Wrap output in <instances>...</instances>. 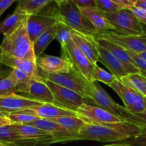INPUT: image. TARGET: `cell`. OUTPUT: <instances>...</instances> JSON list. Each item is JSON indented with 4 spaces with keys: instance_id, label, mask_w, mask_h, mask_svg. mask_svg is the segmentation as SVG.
<instances>
[{
    "instance_id": "1",
    "label": "cell",
    "mask_w": 146,
    "mask_h": 146,
    "mask_svg": "<svg viewBox=\"0 0 146 146\" xmlns=\"http://www.w3.org/2000/svg\"><path fill=\"white\" fill-rule=\"evenodd\" d=\"M142 128L125 121L104 125L86 123L75 138L76 141H94L101 143L129 140L139 135Z\"/></svg>"
},
{
    "instance_id": "18",
    "label": "cell",
    "mask_w": 146,
    "mask_h": 146,
    "mask_svg": "<svg viewBox=\"0 0 146 146\" xmlns=\"http://www.w3.org/2000/svg\"><path fill=\"white\" fill-rule=\"evenodd\" d=\"M98 51H99L98 61L105 66L109 70L111 74L115 76L119 80L128 75L125 64L121 60L118 59L111 52L107 51L106 48L100 46L98 47Z\"/></svg>"
},
{
    "instance_id": "48",
    "label": "cell",
    "mask_w": 146,
    "mask_h": 146,
    "mask_svg": "<svg viewBox=\"0 0 146 146\" xmlns=\"http://www.w3.org/2000/svg\"><path fill=\"white\" fill-rule=\"evenodd\" d=\"M127 1H128L129 2H131V4H133L134 5V4H135V2H136L137 0H127Z\"/></svg>"
},
{
    "instance_id": "45",
    "label": "cell",
    "mask_w": 146,
    "mask_h": 146,
    "mask_svg": "<svg viewBox=\"0 0 146 146\" xmlns=\"http://www.w3.org/2000/svg\"><path fill=\"white\" fill-rule=\"evenodd\" d=\"M138 55L140 56L141 57H142L143 59H145L146 61V51H143V52H141L140 53V54H138Z\"/></svg>"
},
{
    "instance_id": "16",
    "label": "cell",
    "mask_w": 146,
    "mask_h": 146,
    "mask_svg": "<svg viewBox=\"0 0 146 146\" xmlns=\"http://www.w3.org/2000/svg\"><path fill=\"white\" fill-rule=\"evenodd\" d=\"M97 40L98 45L103 48H106L107 51L113 54L115 57L121 60L125 66V69L128 74H138L140 73L139 70L133 64V61L131 58L129 53L126 49L123 47L117 45L115 43L109 41V40L104 39L101 38H96Z\"/></svg>"
},
{
    "instance_id": "23",
    "label": "cell",
    "mask_w": 146,
    "mask_h": 146,
    "mask_svg": "<svg viewBox=\"0 0 146 146\" xmlns=\"http://www.w3.org/2000/svg\"><path fill=\"white\" fill-rule=\"evenodd\" d=\"M111 88L116 93L122 100L124 107L129 110L136 101V94L134 90L124 85L121 80L117 78L111 86Z\"/></svg>"
},
{
    "instance_id": "9",
    "label": "cell",
    "mask_w": 146,
    "mask_h": 146,
    "mask_svg": "<svg viewBox=\"0 0 146 146\" xmlns=\"http://www.w3.org/2000/svg\"><path fill=\"white\" fill-rule=\"evenodd\" d=\"M77 116L86 123L104 125L123 121L114 114L104 108L84 104L76 111Z\"/></svg>"
},
{
    "instance_id": "17",
    "label": "cell",
    "mask_w": 146,
    "mask_h": 146,
    "mask_svg": "<svg viewBox=\"0 0 146 146\" xmlns=\"http://www.w3.org/2000/svg\"><path fill=\"white\" fill-rule=\"evenodd\" d=\"M12 124L17 131L27 139L32 140L36 141L37 143L46 145L56 143L55 138L51 133L43 131L40 128L27 124Z\"/></svg>"
},
{
    "instance_id": "40",
    "label": "cell",
    "mask_w": 146,
    "mask_h": 146,
    "mask_svg": "<svg viewBox=\"0 0 146 146\" xmlns=\"http://www.w3.org/2000/svg\"><path fill=\"white\" fill-rule=\"evenodd\" d=\"M113 2H115V4H118L121 9H131L133 7H134V5L133 4H131V2H129L127 0H112Z\"/></svg>"
},
{
    "instance_id": "21",
    "label": "cell",
    "mask_w": 146,
    "mask_h": 146,
    "mask_svg": "<svg viewBox=\"0 0 146 146\" xmlns=\"http://www.w3.org/2000/svg\"><path fill=\"white\" fill-rule=\"evenodd\" d=\"M29 14L17 7L14 12L0 23V34L8 36L27 21Z\"/></svg>"
},
{
    "instance_id": "41",
    "label": "cell",
    "mask_w": 146,
    "mask_h": 146,
    "mask_svg": "<svg viewBox=\"0 0 146 146\" xmlns=\"http://www.w3.org/2000/svg\"><path fill=\"white\" fill-rule=\"evenodd\" d=\"M135 115L139 118L141 128L143 129L146 130V111H144L143 113H136Z\"/></svg>"
},
{
    "instance_id": "15",
    "label": "cell",
    "mask_w": 146,
    "mask_h": 146,
    "mask_svg": "<svg viewBox=\"0 0 146 146\" xmlns=\"http://www.w3.org/2000/svg\"><path fill=\"white\" fill-rule=\"evenodd\" d=\"M36 64L41 71L46 73H68L71 71V64L63 56H40L36 58Z\"/></svg>"
},
{
    "instance_id": "37",
    "label": "cell",
    "mask_w": 146,
    "mask_h": 146,
    "mask_svg": "<svg viewBox=\"0 0 146 146\" xmlns=\"http://www.w3.org/2000/svg\"><path fill=\"white\" fill-rule=\"evenodd\" d=\"M131 11L134 14L137 19L142 24L146 26V10L143 9L138 8V7H133L131 9Z\"/></svg>"
},
{
    "instance_id": "52",
    "label": "cell",
    "mask_w": 146,
    "mask_h": 146,
    "mask_svg": "<svg viewBox=\"0 0 146 146\" xmlns=\"http://www.w3.org/2000/svg\"><path fill=\"white\" fill-rule=\"evenodd\" d=\"M0 75H1V70H0Z\"/></svg>"
},
{
    "instance_id": "10",
    "label": "cell",
    "mask_w": 146,
    "mask_h": 146,
    "mask_svg": "<svg viewBox=\"0 0 146 146\" xmlns=\"http://www.w3.org/2000/svg\"><path fill=\"white\" fill-rule=\"evenodd\" d=\"M95 37L109 40L127 51L136 54L146 51V45L143 41L141 36L128 35L121 34L115 31H108L96 34Z\"/></svg>"
},
{
    "instance_id": "32",
    "label": "cell",
    "mask_w": 146,
    "mask_h": 146,
    "mask_svg": "<svg viewBox=\"0 0 146 146\" xmlns=\"http://www.w3.org/2000/svg\"><path fill=\"white\" fill-rule=\"evenodd\" d=\"M17 93L18 90L15 84L8 76L0 79V97L14 95Z\"/></svg>"
},
{
    "instance_id": "27",
    "label": "cell",
    "mask_w": 146,
    "mask_h": 146,
    "mask_svg": "<svg viewBox=\"0 0 146 146\" xmlns=\"http://www.w3.org/2000/svg\"><path fill=\"white\" fill-rule=\"evenodd\" d=\"M57 29V24L46 31L34 43V53L36 58L41 56L46 48L51 44V41L56 38Z\"/></svg>"
},
{
    "instance_id": "3",
    "label": "cell",
    "mask_w": 146,
    "mask_h": 146,
    "mask_svg": "<svg viewBox=\"0 0 146 146\" xmlns=\"http://www.w3.org/2000/svg\"><path fill=\"white\" fill-rule=\"evenodd\" d=\"M85 98L94 101L101 108H104L114 114L123 121L136 125L137 116L126 109L125 107L115 103L106 91L96 82H84Z\"/></svg>"
},
{
    "instance_id": "47",
    "label": "cell",
    "mask_w": 146,
    "mask_h": 146,
    "mask_svg": "<svg viewBox=\"0 0 146 146\" xmlns=\"http://www.w3.org/2000/svg\"><path fill=\"white\" fill-rule=\"evenodd\" d=\"M0 146H14V145H10V144L4 143L0 142Z\"/></svg>"
},
{
    "instance_id": "42",
    "label": "cell",
    "mask_w": 146,
    "mask_h": 146,
    "mask_svg": "<svg viewBox=\"0 0 146 146\" xmlns=\"http://www.w3.org/2000/svg\"><path fill=\"white\" fill-rule=\"evenodd\" d=\"M12 122L10 121L8 117H0V126H4V125H11Z\"/></svg>"
},
{
    "instance_id": "24",
    "label": "cell",
    "mask_w": 146,
    "mask_h": 146,
    "mask_svg": "<svg viewBox=\"0 0 146 146\" xmlns=\"http://www.w3.org/2000/svg\"><path fill=\"white\" fill-rule=\"evenodd\" d=\"M7 76L12 80L14 84H15L18 92L21 93L22 94L27 92L29 86L34 78L41 76H35L29 75L18 69H12Z\"/></svg>"
},
{
    "instance_id": "35",
    "label": "cell",
    "mask_w": 146,
    "mask_h": 146,
    "mask_svg": "<svg viewBox=\"0 0 146 146\" xmlns=\"http://www.w3.org/2000/svg\"><path fill=\"white\" fill-rule=\"evenodd\" d=\"M131 56V58L133 61V64L139 70L140 74L145 76L146 77V61L145 59L140 56L136 53L132 52V51H128Z\"/></svg>"
},
{
    "instance_id": "20",
    "label": "cell",
    "mask_w": 146,
    "mask_h": 146,
    "mask_svg": "<svg viewBox=\"0 0 146 146\" xmlns=\"http://www.w3.org/2000/svg\"><path fill=\"white\" fill-rule=\"evenodd\" d=\"M83 14L95 28L97 34L115 31V28L107 19L105 14L97 8H80Z\"/></svg>"
},
{
    "instance_id": "8",
    "label": "cell",
    "mask_w": 146,
    "mask_h": 146,
    "mask_svg": "<svg viewBox=\"0 0 146 146\" xmlns=\"http://www.w3.org/2000/svg\"><path fill=\"white\" fill-rule=\"evenodd\" d=\"M54 97V104L76 113L78 108L85 104V98L76 91L44 80Z\"/></svg>"
},
{
    "instance_id": "5",
    "label": "cell",
    "mask_w": 146,
    "mask_h": 146,
    "mask_svg": "<svg viewBox=\"0 0 146 146\" xmlns=\"http://www.w3.org/2000/svg\"><path fill=\"white\" fill-rule=\"evenodd\" d=\"M61 54L71 65V71L84 82H94V66L72 39L61 45Z\"/></svg>"
},
{
    "instance_id": "28",
    "label": "cell",
    "mask_w": 146,
    "mask_h": 146,
    "mask_svg": "<svg viewBox=\"0 0 146 146\" xmlns=\"http://www.w3.org/2000/svg\"><path fill=\"white\" fill-rule=\"evenodd\" d=\"M17 8L29 15L40 12L45 7L55 2V0H18Z\"/></svg>"
},
{
    "instance_id": "13",
    "label": "cell",
    "mask_w": 146,
    "mask_h": 146,
    "mask_svg": "<svg viewBox=\"0 0 146 146\" xmlns=\"http://www.w3.org/2000/svg\"><path fill=\"white\" fill-rule=\"evenodd\" d=\"M72 40L93 65L97 64L99 57V45L95 36L86 35L72 30Z\"/></svg>"
},
{
    "instance_id": "44",
    "label": "cell",
    "mask_w": 146,
    "mask_h": 146,
    "mask_svg": "<svg viewBox=\"0 0 146 146\" xmlns=\"http://www.w3.org/2000/svg\"><path fill=\"white\" fill-rule=\"evenodd\" d=\"M104 146H129V145H128L127 143H112V144H109V145H106Z\"/></svg>"
},
{
    "instance_id": "38",
    "label": "cell",
    "mask_w": 146,
    "mask_h": 146,
    "mask_svg": "<svg viewBox=\"0 0 146 146\" xmlns=\"http://www.w3.org/2000/svg\"><path fill=\"white\" fill-rule=\"evenodd\" d=\"M79 8H96V0H71Z\"/></svg>"
},
{
    "instance_id": "25",
    "label": "cell",
    "mask_w": 146,
    "mask_h": 146,
    "mask_svg": "<svg viewBox=\"0 0 146 146\" xmlns=\"http://www.w3.org/2000/svg\"><path fill=\"white\" fill-rule=\"evenodd\" d=\"M50 120L58 123V125L62 126L63 128H65L71 133L74 134L75 135V138L81 130V128L86 123L81 118L77 116V115L62 116ZM74 141H75V139H74Z\"/></svg>"
},
{
    "instance_id": "6",
    "label": "cell",
    "mask_w": 146,
    "mask_h": 146,
    "mask_svg": "<svg viewBox=\"0 0 146 146\" xmlns=\"http://www.w3.org/2000/svg\"><path fill=\"white\" fill-rule=\"evenodd\" d=\"M115 27V31L128 35L141 36L145 32L143 24L134 16L131 9H121L115 12L104 13Z\"/></svg>"
},
{
    "instance_id": "19",
    "label": "cell",
    "mask_w": 146,
    "mask_h": 146,
    "mask_svg": "<svg viewBox=\"0 0 146 146\" xmlns=\"http://www.w3.org/2000/svg\"><path fill=\"white\" fill-rule=\"evenodd\" d=\"M0 64L12 69H18L31 76H40L36 61L18 58L5 54H0Z\"/></svg>"
},
{
    "instance_id": "53",
    "label": "cell",
    "mask_w": 146,
    "mask_h": 146,
    "mask_svg": "<svg viewBox=\"0 0 146 146\" xmlns=\"http://www.w3.org/2000/svg\"><path fill=\"white\" fill-rule=\"evenodd\" d=\"M145 34H146V29H145Z\"/></svg>"
},
{
    "instance_id": "7",
    "label": "cell",
    "mask_w": 146,
    "mask_h": 146,
    "mask_svg": "<svg viewBox=\"0 0 146 146\" xmlns=\"http://www.w3.org/2000/svg\"><path fill=\"white\" fill-rule=\"evenodd\" d=\"M58 7L48 8L43 12L29 15L27 20V29L31 42L34 43L46 31L58 22L57 18Z\"/></svg>"
},
{
    "instance_id": "34",
    "label": "cell",
    "mask_w": 146,
    "mask_h": 146,
    "mask_svg": "<svg viewBox=\"0 0 146 146\" xmlns=\"http://www.w3.org/2000/svg\"><path fill=\"white\" fill-rule=\"evenodd\" d=\"M135 94H136V101L134 104V105L128 111H129L130 112L133 114L143 113L144 111H145V104L144 96L137 91H135Z\"/></svg>"
},
{
    "instance_id": "39",
    "label": "cell",
    "mask_w": 146,
    "mask_h": 146,
    "mask_svg": "<svg viewBox=\"0 0 146 146\" xmlns=\"http://www.w3.org/2000/svg\"><path fill=\"white\" fill-rule=\"evenodd\" d=\"M18 0H0V17L14 2Z\"/></svg>"
},
{
    "instance_id": "43",
    "label": "cell",
    "mask_w": 146,
    "mask_h": 146,
    "mask_svg": "<svg viewBox=\"0 0 146 146\" xmlns=\"http://www.w3.org/2000/svg\"><path fill=\"white\" fill-rule=\"evenodd\" d=\"M134 7L146 10V0H137Z\"/></svg>"
},
{
    "instance_id": "46",
    "label": "cell",
    "mask_w": 146,
    "mask_h": 146,
    "mask_svg": "<svg viewBox=\"0 0 146 146\" xmlns=\"http://www.w3.org/2000/svg\"><path fill=\"white\" fill-rule=\"evenodd\" d=\"M141 37H142L143 41V42L145 43L146 45V34H144L143 35H141Z\"/></svg>"
},
{
    "instance_id": "4",
    "label": "cell",
    "mask_w": 146,
    "mask_h": 146,
    "mask_svg": "<svg viewBox=\"0 0 146 146\" xmlns=\"http://www.w3.org/2000/svg\"><path fill=\"white\" fill-rule=\"evenodd\" d=\"M56 4L58 21L64 23L77 32L95 36L97 34L95 28L76 4L71 0H64L57 2Z\"/></svg>"
},
{
    "instance_id": "33",
    "label": "cell",
    "mask_w": 146,
    "mask_h": 146,
    "mask_svg": "<svg viewBox=\"0 0 146 146\" xmlns=\"http://www.w3.org/2000/svg\"><path fill=\"white\" fill-rule=\"evenodd\" d=\"M96 8L104 13L115 12L121 9V7L112 0H96Z\"/></svg>"
},
{
    "instance_id": "14",
    "label": "cell",
    "mask_w": 146,
    "mask_h": 146,
    "mask_svg": "<svg viewBox=\"0 0 146 146\" xmlns=\"http://www.w3.org/2000/svg\"><path fill=\"white\" fill-rule=\"evenodd\" d=\"M24 96L41 104H54V97L51 89L41 76L36 78L31 82Z\"/></svg>"
},
{
    "instance_id": "30",
    "label": "cell",
    "mask_w": 146,
    "mask_h": 146,
    "mask_svg": "<svg viewBox=\"0 0 146 146\" xmlns=\"http://www.w3.org/2000/svg\"><path fill=\"white\" fill-rule=\"evenodd\" d=\"M94 77L96 81L102 82L103 84H106L108 86H110L117 79L115 76L98 66L97 64L94 66Z\"/></svg>"
},
{
    "instance_id": "11",
    "label": "cell",
    "mask_w": 146,
    "mask_h": 146,
    "mask_svg": "<svg viewBox=\"0 0 146 146\" xmlns=\"http://www.w3.org/2000/svg\"><path fill=\"white\" fill-rule=\"evenodd\" d=\"M40 76L44 80L51 81L56 84L76 91L85 98V84L72 71L68 73H57L51 74L41 71Z\"/></svg>"
},
{
    "instance_id": "22",
    "label": "cell",
    "mask_w": 146,
    "mask_h": 146,
    "mask_svg": "<svg viewBox=\"0 0 146 146\" xmlns=\"http://www.w3.org/2000/svg\"><path fill=\"white\" fill-rule=\"evenodd\" d=\"M30 110L39 118L46 119H54L62 116L76 115V112L61 108L54 104H42Z\"/></svg>"
},
{
    "instance_id": "12",
    "label": "cell",
    "mask_w": 146,
    "mask_h": 146,
    "mask_svg": "<svg viewBox=\"0 0 146 146\" xmlns=\"http://www.w3.org/2000/svg\"><path fill=\"white\" fill-rule=\"evenodd\" d=\"M41 104V103L18 94L0 97V111L5 115L32 109Z\"/></svg>"
},
{
    "instance_id": "29",
    "label": "cell",
    "mask_w": 146,
    "mask_h": 146,
    "mask_svg": "<svg viewBox=\"0 0 146 146\" xmlns=\"http://www.w3.org/2000/svg\"><path fill=\"white\" fill-rule=\"evenodd\" d=\"M7 116L9 118L12 123L18 124H27L41 118L35 115L30 109L7 114Z\"/></svg>"
},
{
    "instance_id": "49",
    "label": "cell",
    "mask_w": 146,
    "mask_h": 146,
    "mask_svg": "<svg viewBox=\"0 0 146 146\" xmlns=\"http://www.w3.org/2000/svg\"><path fill=\"white\" fill-rule=\"evenodd\" d=\"M0 117H7V115H5V114L0 111Z\"/></svg>"
},
{
    "instance_id": "31",
    "label": "cell",
    "mask_w": 146,
    "mask_h": 146,
    "mask_svg": "<svg viewBox=\"0 0 146 146\" xmlns=\"http://www.w3.org/2000/svg\"><path fill=\"white\" fill-rule=\"evenodd\" d=\"M72 30L65 24L58 21L57 23L56 34L55 38L61 45H64L72 39Z\"/></svg>"
},
{
    "instance_id": "36",
    "label": "cell",
    "mask_w": 146,
    "mask_h": 146,
    "mask_svg": "<svg viewBox=\"0 0 146 146\" xmlns=\"http://www.w3.org/2000/svg\"><path fill=\"white\" fill-rule=\"evenodd\" d=\"M127 143L129 146H146V130H143L139 135L129 139Z\"/></svg>"
},
{
    "instance_id": "51",
    "label": "cell",
    "mask_w": 146,
    "mask_h": 146,
    "mask_svg": "<svg viewBox=\"0 0 146 146\" xmlns=\"http://www.w3.org/2000/svg\"><path fill=\"white\" fill-rule=\"evenodd\" d=\"M144 99H145V111H146V97H144Z\"/></svg>"
},
{
    "instance_id": "2",
    "label": "cell",
    "mask_w": 146,
    "mask_h": 146,
    "mask_svg": "<svg viewBox=\"0 0 146 146\" xmlns=\"http://www.w3.org/2000/svg\"><path fill=\"white\" fill-rule=\"evenodd\" d=\"M0 54L36 61L34 44L27 31V21L12 34L4 36L0 44Z\"/></svg>"
},
{
    "instance_id": "50",
    "label": "cell",
    "mask_w": 146,
    "mask_h": 146,
    "mask_svg": "<svg viewBox=\"0 0 146 146\" xmlns=\"http://www.w3.org/2000/svg\"><path fill=\"white\" fill-rule=\"evenodd\" d=\"M64 1V0H55V2L57 3V2H59V1Z\"/></svg>"
},
{
    "instance_id": "26",
    "label": "cell",
    "mask_w": 146,
    "mask_h": 146,
    "mask_svg": "<svg viewBox=\"0 0 146 146\" xmlns=\"http://www.w3.org/2000/svg\"><path fill=\"white\" fill-rule=\"evenodd\" d=\"M121 81L128 88L137 91L146 97V77L140 73L125 76Z\"/></svg>"
}]
</instances>
